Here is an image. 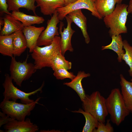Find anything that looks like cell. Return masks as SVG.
Segmentation results:
<instances>
[{"label":"cell","instance_id":"25","mask_svg":"<svg viewBox=\"0 0 132 132\" xmlns=\"http://www.w3.org/2000/svg\"><path fill=\"white\" fill-rule=\"evenodd\" d=\"M72 66L71 62L67 60L60 52L54 58L51 67L54 71L60 68H64L68 70L71 68Z\"/></svg>","mask_w":132,"mask_h":132},{"label":"cell","instance_id":"18","mask_svg":"<svg viewBox=\"0 0 132 132\" xmlns=\"http://www.w3.org/2000/svg\"><path fill=\"white\" fill-rule=\"evenodd\" d=\"M122 0H96L95 5L99 13L103 18L111 13L117 4L122 3Z\"/></svg>","mask_w":132,"mask_h":132},{"label":"cell","instance_id":"6","mask_svg":"<svg viewBox=\"0 0 132 132\" xmlns=\"http://www.w3.org/2000/svg\"><path fill=\"white\" fill-rule=\"evenodd\" d=\"M5 76L4 80L2 84L4 89L3 93V99L5 100L16 102L19 99L22 103L27 104L31 103L34 100L30 99L29 97L34 95L39 91H42L44 85L43 82L39 88L32 92L26 93L20 90L14 85L12 82L13 80L9 75L6 74Z\"/></svg>","mask_w":132,"mask_h":132},{"label":"cell","instance_id":"10","mask_svg":"<svg viewBox=\"0 0 132 132\" xmlns=\"http://www.w3.org/2000/svg\"><path fill=\"white\" fill-rule=\"evenodd\" d=\"M6 132H35L38 131V126L27 118L23 121L13 119L3 126Z\"/></svg>","mask_w":132,"mask_h":132},{"label":"cell","instance_id":"22","mask_svg":"<svg viewBox=\"0 0 132 132\" xmlns=\"http://www.w3.org/2000/svg\"><path fill=\"white\" fill-rule=\"evenodd\" d=\"M13 55L20 56L28 47L27 42L22 30L13 33Z\"/></svg>","mask_w":132,"mask_h":132},{"label":"cell","instance_id":"24","mask_svg":"<svg viewBox=\"0 0 132 132\" xmlns=\"http://www.w3.org/2000/svg\"><path fill=\"white\" fill-rule=\"evenodd\" d=\"M72 111L73 112L81 113L84 116L86 122L82 132H93V130L97 128L99 121L90 113L81 109H79L78 110Z\"/></svg>","mask_w":132,"mask_h":132},{"label":"cell","instance_id":"35","mask_svg":"<svg viewBox=\"0 0 132 132\" xmlns=\"http://www.w3.org/2000/svg\"></svg>","mask_w":132,"mask_h":132},{"label":"cell","instance_id":"13","mask_svg":"<svg viewBox=\"0 0 132 132\" xmlns=\"http://www.w3.org/2000/svg\"><path fill=\"white\" fill-rule=\"evenodd\" d=\"M67 15L73 22L80 29L86 43L88 44L90 39L87 31V19L81 10L72 11L69 13Z\"/></svg>","mask_w":132,"mask_h":132},{"label":"cell","instance_id":"30","mask_svg":"<svg viewBox=\"0 0 132 132\" xmlns=\"http://www.w3.org/2000/svg\"><path fill=\"white\" fill-rule=\"evenodd\" d=\"M8 5L7 0H0V13L1 14L5 13L11 15L8 10Z\"/></svg>","mask_w":132,"mask_h":132},{"label":"cell","instance_id":"5","mask_svg":"<svg viewBox=\"0 0 132 132\" xmlns=\"http://www.w3.org/2000/svg\"><path fill=\"white\" fill-rule=\"evenodd\" d=\"M41 98H38L33 102L29 104L18 103L12 100L3 99L0 105L3 112L12 119L19 121L25 120L27 116H29L36 105Z\"/></svg>","mask_w":132,"mask_h":132},{"label":"cell","instance_id":"20","mask_svg":"<svg viewBox=\"0 0 132 132\" xmlns=\"http://www.w3.org/2000/svg\"><path fill=\"white\" fill-rule=\"evenodd\" d=\"M112 41L108 45L103 46L101 47V50H103L109 49L112 50L117 54V60L119 62H121L122 60V57L125 53V50L123 49V42L121 34L118 35H113L111 37Z\"/></svg>","mask_w":132,"mask_h":132},{"label":"cell","instance_id":"21","mask_svg":"<svg viewBox=\"0 0 132 132\" xmlns=\"http://www.w3.org/2000/svg\"><path fill=\"white\" fill-rule=\"evenodd\" d=\"M11 15L21 22L24 27L34 24H39L43 23L45 21L42 17L28 15L20 11H12Z\"/></svg>","mask_w":132,"mask_h":132},{"label":"cell","instance_id":"3","mask_svg":"<svg viewBox=\"0 0 132 132\" xmlns=\"http://www.w3.org/2000/svg\"><path fill=\"white\" fill-rule=\"evenodd\" d=\"M106 104L111 120L117 126L119 125L130 113L125 105L121 91L118 88L111 90L106 99Z\"/></svg>","mask_w":132,"mask_h":132},{"label":"cell","instance_id":"8","mask_svg":"<svg viewBox=\"0 0 132 132\" xmlns=\"http://www.w3.org/2000/svg\"><path fill=\"white\" fill-rule=\"evenodd\" d=\"M96 0H77L74 2L58 8L56 11L58 17L62 21L70 12L77 10L85 9L90 11L92 15L99 19L103 18L98 12L95 5Z\"/></svg>","mask_w":132,"mask_h":132},{"label":"cell","instance_id":"12","mask_svg":"<svg viewBox=\"0 0 132 132\" xmlns=\"http://www.w3.org/2000/svg\"><path fill=\"white\" fill-rule=\"evenodd\" d=\"M44 29L43 26L36 27L32 25L23 27L22 31L26 38L30 53H32L37 45L38 39Z\"/></svg>","mask_w":132,"mask_h":132},{"label":"cell","instance_id":"23","mask_svg":"<svg viewBox=\"0 0 132 132\" xmlns=\"http://www.w3.org/2000/svg\"><path fill=\"white\" fill-rule=\"evenodd\" d=\"M13 33L0 36V53L4 55L11 58L13 55Z\"/></svg>","mask_w":132,"mask_h":132},{"label":"cell","instance_id":"11","mask_svg":"<svg viewBox=\"0 0 132 132\" xmlns=\"http://www.w3.org/2000/svg\"><path fill=\"white\" fill-rule=\"evenodd\" d=\"M65 18L67 22V27L66 28L64 27L63 31L62 32V29L63 24L62 22H61L59 32L61 36V52L62 55L64 56L67 51L70 52L74 51L71 43V39L73 34L75 32L71 27V24L73 22L71 20L67 15Z\"/></svg>","mask_w":132,"mask_h":132},{"label":"cell","instance_id":"2","mask_svg":"<svg viewBox=\"0 0 132 132\" xmlns=\"http://www.w3.org/2000/svg\"><path fill=\"white\" fill-rule=\"evenodd\" d=\"M128 6V5L124 3L117 4L111 13L103 18L105 25L109 28L108 33L110 36L127 33L126 24L129 14Z\"/></svg>","mask_w":132,"mask_h":132},{"label":"cell","instance_id":"16","mask_svg":"<svg viewBox=\"0 0 132 132\" xmlns=\"http://www.w3.org/2000/svg\"><path fill=\"white\" fill-rule=\"evenodd\" d=\"M90 73H86L84 71L78 72L75 77L69 82H65L63 84L69 87L74 90L77 93L82 101L86 95L82 84V81L84 78L90 77Z\"/></svg>","mask_w":132,"mask_h":132},{"label":"cell","instance_id":"17","mask_svg":"<svg viewBox=\"0 0 132 132\" xmlns=\"http://www.w3.org/2000/svg\"><path fill=\"white\" fill-rule=\"evenodd\" d=\"M121 93L125 105L130 112L132 113V86L131 82L127 80L123 75H120Z\"/></svg>","mask_w":132,"mask_h":132},{"label":"cell","instance_id":"34","mask_svg":"<svg viewBox=\"0 0 132 132\" xmlns=\"http://www.w3.org/2000/svg\"><path fill=\"white\" fill-rule=\"evenodd\" d=\"M131 84L132 86V79L131 80Z\"/></svg>","mask_w":132,"mask_h":132},{"label":"cell","instance_id":"33","mask_svg":"<svg viewBox=\"0 0 132 132\" xmlns=\"http://www.w3.org/2000/svg\"><path fill=\"white\" fill-rule=\"evenodd\" d=\"M4 21L2 18H0V30L1 31L2 28H1L2 26L3 25H4Z\"/></svg>","mask_w":132,"mask_h":132},{"label":"cell","instance_id":"27","mask_svg":"<svg viewBox=\"0 0 132 132\" xmlns=\"http://www.w3.org/2000/svg\"><path fill=\"white\" fill-rule=\"evenodd\" d=\"M53 74L57 79L61 80L66 78L72 80L76 76L73 73L69 72L67 70L64 68H60L54 71Z\"/></svg>","mask_w":132,"mask_h":132},{"label":"cell","instance_id":"19","mask_svg":"<svg viewBox=\"0 0 132 132\" xmlns=\"http://www.w3.org/2000/svg\"><path fill=\"white\" fill-rule=\"evenodd\" d=\"M9 11H19V9L23 8L28 11H32L35 15L37 16L35 5V0H7Z\"/></svg>","mask_w":132,"mask_h":132},{"label":"cell","instance_id":"7","mask_svg":"<svg viewBox=\"0 0 132 132\" xmlns=\"http://www.w3.org/2000/svg\"><path fill=\"white\" fill-rule=\"evenodd\" d=\"M28 56L22 62L17 61L15 56L11 58L10 76L16 84L20 87L23 82L28 79L37 70L34 64L27 62Z\"/></svg>","mask_w":132,"mask_h":132},{"label":"cell","instance_id":"4","mask_svg":"<svg viewBox=\"0 0 132 132\" xmlns=\"http://www.w3.org/2000/svg\"><path fill=\"white\" fill-rule=\"evenodd\" d=\"M83 110L92 115L99 121L105 123L108 114L106 104V99L98 91L90 95H86L82 101Z\"/></svg>","mask_w":132,"mask_h":132},{"label":"cell","instance_id":"31","mask_svg":"<svg viewBox=\"0 0 132 132\" xmlns=\"http://www.w3.org/2000/svg\"><path fill=\"white\" fill-rule=\"evenodd\" d=\"M127 11L129 14H132V0H129L127 8Z\"/></svg>","mask_w":132,"mask_h":132},{"label":"cell","instance_id":"29","mask_svg":"<svg viewBox=\"0 0 132 132\" xmlns=\"http://www.w3.org/2000/svg\"><path fill=\"white\" fill-rule=\"evenodd\" d=\"M0 127L8 123L13 119L3 112H0Z\"/></svg>","mask_w":132,"mask_h":132},{"label":"cell","instance_id":"1","mask_svg":"<svg viewBox=\"0 0 132 132\" xmlns=\"http://www.w3.org/2000/svg\"><path fill=\"white\" fill-rule=\"evenodd\" d=\"M61 37L56 36L50 45L41 47L36 45L31 54L35 68L40 69L51 67L52 61L57 55L61 52Z\"/></svg>","mask_w":132,"mask_h":132},{"label":"cell","instance_id":"15","mask_svg":"<svg viewBox=\"0 0 132 132\" xmlns=\"http://www.w3.org/2000/svg\"><path fill=\"white\" fill-rule=\"evenodd\" d=\"M37 7L45 15L52 16L58 8L65 6L63 0H35Z\"/></svg>","mask_w":132,"mask_h":132},{"label":"cell","instance_id":"32","mask_svg":"<svg viewBox=\"0 0 132 132\" xmlns=\"http://www.w3.org/2000/svg\"><path fill=\"white\" fill-rule=\"evenodd\" d=\"M77 0H63L65 4V6L69 4L74 2Z\"/></svg>","mask_w":132,"mask_h":132},{"label":"cell","instance_id":"28","mask_svg":"<svg viewBox=\"0 0 132 132\" xmlns=\"http://www.w3.org/2000/svg\"><path fill=\"white\" fill-rule=\"evenodd\" d=\"M110 119L107 120L106 124L104 123L99 122L97 128L93 132H113L114 129L110 122Z\"/></svg>","mask_w":132,"mask_h":132},{"label":"cell","instance_id":"9","mask_svg":"<svg viewBox=\"0 0 132 132\" xmlns=\"http://www.w3.org/2000/svg\"><path fill=\"white\" fill-rule=\"evenodd\" d=\"M60 21L58 17V13L56 10L50 19L48 20L46 27L39 36L37 45L45 46L49 45L52 43L55 37L59 35L57 25Z\"/></svg>","mask_w":132,"mask_h":132},{"label":"cell","instance_id":"14","mask_svg":"<svg viewBox=\"0 0 132 132\" xmlns=\"http://www.w3.org/2000/svg\"><path fill=\"white\" fill-rule=\"evenodd\" d=\"M4 24L0 32V35L11 34L18 31L22 30L24 26L22 23L11 15L6 14L2 17Z\"/></svg>","mask_w":132,"mask_h":132},{"label":"cell","instance_id":"26","mask_svg":"<svg viewBox=\"0 0 132 132\" xmlns=\"http://www.w3.org/2000/svg\"><path fill=\"white\" fill-rule=\"evenodd\" d=\"M123 48L125 52L122 56V60L129 66V74L130 76L132 77V46L126 40H123Z\"/></svg>","mask_w":132,"mask_h":132}]
</instances>
